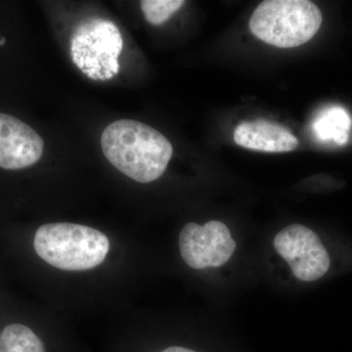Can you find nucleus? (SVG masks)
Returning a JSON list of instances; mask_svg holds the SVG:
<instances>
[{
	"label": "nucleus",
	"mask_w": 352,
	"mask_h": 352,
	"mask_svg": "<svg viewBox=\"0 0 352 352\" xmlns=\"http://www.w3.org/2000/svg\"><path fill=\"white\" fill-rule=\"evenodd\" d=\"M101 148L109 163L139 183H150L164 175L173 154L166 136L144 122L119 120L101 135Z\"/></svg>",
	"instance_id": "1"
},
{
	"label": "nucleus",
	"mask_w": 352,
	"mask_h": 352,
	"mask_svg": "<svg viewBox=\"0 0 352 352\" xmlns=\"http://www.w3.org/2000/svg\"><path fill=\"white\" fill-rule=\"evenodd\" d=\"M34 247L39 258L58 270L83 271L103 263L110 241L92 227L61 222L39 227Z\"/></svg>",
	"instance_id": "2"
},
{
	"label": "nucleus",
	"mask_w": 352,
	"mask_h": 352,
	"mask_svg": "<svg viewBox=\"0 0 352 352\" xmlns=\"http://www.w3.org/2000/svg\"><path fill=\"white\" fill-rule=\"evenodd\" d=\"M318 6L308 0H265L250 19V30L263 43L279 48L307 43L322 25Z\"/></svg>",
	"instance_id": "3"
},
{
	"label": "nucleus",
	"mask_w": 352,
	"mask_h": 352,
	"mask_svg": "<svg viewBox=\"0 0 352 352\" xmlns=\"http://www.w3.org/2000/svg\"><path fill=\"white\" fill-rule=\"evenodd\" d=\"M274 248L303 282L325 276L332 267V256L321 238L302 224L285 227L274 239Z\"/></svg>",
	"instance_id": "4"
},
{
	"label": "nucleus",
	"mask_w": 352,
	"mask_h": 352,
	"mask_svg": "<svg viewBox=\"0 0 352 352\" xmlns=\"http://www.w3.org/2000/svg\"><path fill=\"white\" fill-rule=\"evenodd\" d=\"M235 249L230 230L219 220H212L203 226L190 222L180 232V254L185 263L194 270L223 265Z\"/></svg>",
	"instance_id": "5"
},
{
	"label": "nucleus",
	"mask_w": 352,
	"mask_h": 352,
	"mask_svg": "<svg viewBox=\"0 0 352 352\" xmlns=\"http://www.w3.org/2000/svg\"><path fill=\"white\" fill-rule=\"evenodd\" d=\"M44 141L38 132L22 120L0 113V168L23 170L38 163Z\"/></svg>",
	"instance_id": "6"
},
{
	"label": "nucleus",
	"mask_w": 352,
	"mask_h": 352,
	"mask_svg": "<svg viewBox=\"0 0 352 352\" xmlns=\"http://www.w3.org/2000/svg\"><path fill=\"white\" fill-rule=\"evenodd\" d=\"M234 141L241 147L268 153L291 152L298 146L288 129L264 120L241 122L234 131Z\"/></svg>",
	"instance_id": "7"
},
{
	"label": "nucleus",
	"mask_w": 352,
	"mask_h": 352,
	"mask_svg": "<svg viewBox=\"0 0 352 352\" xmlns=\"http://www.w3.org/2000/svg\"><path fill=\"white\" fill-rule=\"evenodd\" d=\"M351 119L346 109L333 106L322 111L312 124L315 136L323 142L332 140L340 146L346 144Z\"/></svg>",
	"instance_id": "8"
},
{
	"label": "nucleus",
	"mask_w": 352,
	"mask_h": 352,
	"mask_svg": "<svg viewBox=\"0 0 352 352\" xmlns=\"http://www.w3.org/2000/svg\"><path fill=\"white\" fill-rule=\"evenodd\" d=\"M0 352H45V349L31 328L10 324L0 333Z\"/></svg>",
	"instance_id": "9"
},
{
	"label": "nucleus",
	"mask_w": 352,
	"mask_h": 352,
	"mask_svg": "<svg viewBox=\"0 0 352 352\" xmlns=\"http://www.w3.org/2000/svg\"><path fill=\"white\" fill-rule=\"evenodd\" d=\"M184 4L183 0H143L140 2L146 21L154 25H163Z\"/></svg>",
	"instance_id": "10"
},
{
	"label": "nucleus",
	"mask_w": 352,
	"mask_h": 352,
	"mask_svg": "<svg viewBox=\"0 0 352 352\" xmlns=\"http://www.w3.org/2000/svg\"><path fill=\"white\" fill-rule=\"evenodd\" d=\"M162 352H196L194 351H191L189 349H184V347L180 346H171L168 347V349H164V351Z\"/></svg>",
	"instance_id": "11"
},
{
	"label": "nucleus",
	"mask_w": 352,
	"mask_h": 352,
	"mask_svg": "<svg viewBox=\"0 0 352 352\" xmlns=\"http://www.w3.org/2000/svg\"><path fill=\"white\" fill-rule=\"evenodd\" d=\"M102 74L105 76L106 80H111L113 76V74L108 71V69H102Z\"/></svg>",
	"instance_id": "12"
},
{
	"label": "nucleus",
	"mask_w": 352,
	"mask_h": 352,
	"mask_svg": "<svg viewBox=\"0 0 352 352\" xmlns=\"http://www.w3.org/2000/svg\"><path fill=\"white\" fill-rule=\"evenodd\" d=\"M4 43H6V38H2L0 39V46L3 45Z\"/></svg>",
	"instance_id": "13"
}]
</instances>
